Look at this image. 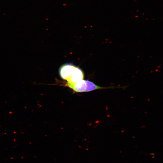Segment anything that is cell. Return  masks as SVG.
<instances>
[{
    "mask_svg": "<svg viewBox=\"0 0 163 163\" xmlns=\"http://www.w3.org/2000/svg\"><path fill=\"white\" fill-rule=\"evenodd\" d=\"M75 92H89L96 90L119 88L116 87H103L98 86L88 80H81L73 84H66Z\"/></svg>",
    "mask_w": 163,
    "mask_h": 163,
    "instance_id": "obj_1",
    "label": "cell"
},
{
    "mask_svg": "<svg viewBox=\"0 0 163 163\" xmlns=\"http://www.w3.org/2000/svg\"><path fill=\"white\" fill-rule=\"evenodd\" d=\"M75 66L71 63H66L62 65L59 70L61 78L68 81L72 75Z\"/></svg>",
    "mask_w": 163,
    "mask_h": 163,
    "instance_id": "obj_2",
    "label": "cell"
},
{
    "mask_svg": "<svg viewBox=\"0 0 163 163\" xmlns=\"http://www.w3.org/2000/svg\"><path fill=\"white\" fill-rule=\"evenodd\" d=\"M84 74L83 71L79 67L75 66L73 73L67 81V84H73L83 79Z\"/></svg>",
    "mask_w": 163,
    "mask_h": 163,
    "instance_id": "obj_3",
    "label": "cell"
}]
</instances>
